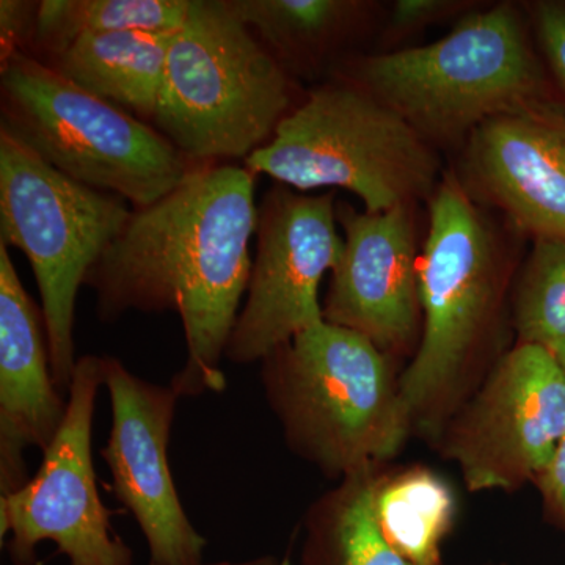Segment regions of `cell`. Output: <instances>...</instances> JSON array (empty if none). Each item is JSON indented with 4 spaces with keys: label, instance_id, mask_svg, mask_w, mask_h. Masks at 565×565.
Returning a JSON list of instances; mask_svg holds the SVG:
<instances>
[{
    "label": "cell",
    "instance_id": "obj_22",
    "mask_svg": "<svg viewBox=\"0 0 565 565\" xmlns=\"http://www.w3.org/2000/svg\"><path fill=\"white\" fill-rule=\"evenodd\" d=\"M470 3L462 0H397L390 10L385 25L384 40L392 51L394 43L408 40L416 33L456 17L470 9Z\"/></svg>",
    "mask_w": 565,
    "mask_h": 565
},
{
    "label": "cell",
    "instance_id": "obj_28",
    "mask_svg": "<svg viewBox=\"0 0 565 565\" xmlns=\"http://www.w3.org/2000/svg\"><path fill=\"white\" fill-rule=\"evenodd\" d=\"M280 565H292L291 555H289V553L285 556V559L281 561Z\"/></svg>",
    "mask_w": 565,
    "mask_h": 565
},
{
    "label": "cell",
    "instance_id": "obj_4",
    "mask_svg": "<svg viewBox=\"0 0 565 565\" xmlns=\"http://www.w3.org/2000/svg\"><path fill=\"white\" fill-rule=\"evenodd\" d=\"M259 363L286 445L326 478L386 463L414 434L394 360L363 334L322 321Z\"/></svg>",
    "mask_w": 565,
    "mask_h": 565
},
{
    "label": "cell",
    "instance_id": "obj_14",
    "mask_svg": "<svg viewBox=\"0 0 565 565\" xmlns=\"http://www.w3.org/2000/svg\"><path fill=\"white\" fill-rule=\"evenodd\" d=\"M457 180L515 233L565 241V102L546 96L486 121L459 150Z\"/></svg>",
    "mask_w": 565,
    "mask_h": 565
},
{
    "label": "cell",
    "instance_id": "obj_1",
    "mask_svg": "<svg viewBox=\"0 0 565 565\" xmlns=\"http://www.w3.org/2000/svg\"><path fill=\"white\" fill-rule=\"evenodd\" d=\"M258 204L255 173L203 163L159 202L134 210L84 286L103 322L129 311H177L188 362L172 379L181 397L222 393V359L250 281Z\"/></svg>",
    "mask_w": 565,
    "mask_h": 565
},
{
    "label": "cell",
    "instance_id": "obj_17",
    "mask_svg": "<svg viewBox=\"0 0 565 565\" xmlns=\"http://www.w3.org/2000/svg\"><path fill=\"white\" fill-rule=\"evenodd\" d=\"M223 2L288 74H308L323 65L359 35L375 9L359 0Z\"/></svg>",
    "mask_w": 565,
    "mask_h": 565
},
{
    "label": "cell",
    "instance_id": "obj_11",
    "mask_svg": "<svg viewBox=\"0 0 565 565\" xmlns=\"http://www.w3.org/2000/svg\"><path fill=\"white\" fill-rule=\"evenodd\" d=\"M333 193L305 195L277 184L258 204L247 300L226 344L234 364L262 362L278 345L323 321L319 286L343 252Z\"/></svg>",
    "mask_w": 565,
    "mask_h": 565
},
{
    "label": "cell",
    "instance_id": "obj_26",
    "mask_svg": "<svg viewBox=\"0 0 565 565\" xmlns=\"http://www.w3.org/2000/svg\"><path fill=\"white\" fill-rule=\"evenodd\" d=\"M280 563L281 561H278L275 556H259L253 557V559L239 561V563H232V561H221V563H206L203 565H280Z\"/></svg>",
    "mask_w": 565,
    "mask_h": 565
},
{
    "label": "cell",
    "instance_id": "obj_5",
    "mask_svg": "<svg viewBox=\"0 0 565 565\" xmlns=\"http://www.w3.org/2000/svg\"><path fill=\"white\" fill-rule=\"evenodd\" d=\"M292 82L223 0H191L173 33L156 131L193 163L247 159L294 109Z\"/></svg>",
    "mask_w": 565,
    "mask_h": 565
},
{
    "label": "cell",
    "instance_id": "obj_8",
    "mask_svg": "<svg viewBox=\"0 0 565 565\" xmlns=\"http://www.w3.org/2000/svg\"><path fill=\"white\" fill-rule=\"evenodd\" d=\"M131 214L121 196L71 180L0 129V244L20 248L31 263L61 393L77 363V292Z\"/></svg>",
    "mask_w": 565,
    "mask_h": 565
},
{
    "label": "cell",
    "instance_id": "obj_12",
    "mask_svg": "<svg viewBox=\"0 0 565 565\" xmlns=\"http://www.w3.org/2000/svg\"><path fill=\"white\" fill-rule=\"evenodd\" d=\"M111 429L102 449L115 497L136 519L152 565H203L207 541L192 525L170 470L169 444L181 394L103 356Z\"/></svg>",
    "mask_w": 565,
    "mask_h": 565
},
{
    "label": "cell",
    "instance_id": "obj_24",
    "mask_svg": "<svg viewBox=\"0 0 565 565\" xmlns=\"http://www.w3.org/2000/svg\"><path fill=\"white\" fill-rule=\"evenodd\" d=\"M39 2L2 0L0 2V65L18 52H29L35 32Z\"/></svg>",
    "mask_w": 565,
    "mask_h": 565
},
{
    "label": "cell",
    "instance_id": "obj_25",
    "mask_svg": "<svg viewBox=\"0 0 565 565\" xmlns=\"http://www.w3.org/2000/svg\"><path fill=\"white\" fill-rule=\"evenodd\" d=\"M534 484L542 494L546 519L565 533V437Z\"/></svg>",
    "mask_w": 565,
    "mask_h": 565
},
{
    "label": "cell",
    "instance_id": "obj_27",
    "mask_svg": "<svg viewBox=\"0 0 565 565\" xmlns=\"http://www.w3.org/2000/svg\"><path fill=\"white\" fill-rule=\"evenodd\" d=\"M550 352L555 356L556 362L559 363V366L563 367L565 373V340L557 341V343L550 345Z\"/></svg>",
    "mask_w": 565,
    "mask_h": 565
},
{
    "label": "cell",
    "instance_id": "obj_9",
    "mask_svg": "<svg viewBox=\"0 0 565 565\" xmlns=\"http://www.w3.org/2000/svg\"><path fill=\"white\" fill-rule=\"evenodd\" d=\"M565 437V373L544 345L514 344L433 446L468 492L534 482Z\"/></svg>",
    "mask_w": 565,
    "mask_h": 565
},
{
    "label": "cell",
    "instance_id": "obj_10",
    "mask_svg": "<svg viewBox=\"0 0 565 565\" xmlns=\"http://www.w3.org/2000/svg\"><path fill=\"white\" fill-rule=\"evenodd\" d=\"M104 385L103 356L77 360L65 422L39 471L0 498V535L13 565H39L36 546L52 542L68 565H134V553L114 533L93 467L96 397Z\"/></svg>",
    "mask_w": 565,
    "mask_h": 565
},
{
    "label": "cell",
    "instance_id": "obj_3",
    "mask_svg": "<svg viewBox=\"0 0 565 565\" xmlns=\"http://www.w3.org/2000/svg\"><path fill=\"white\" fill-rule=\"evenodd\" d=\"M352 82L396 111L435 150H460L486 121L556 95L530 22L512 3L462 17L444 39L366 55Z\"/></svg>",
    "mask_w": 565,
    "mask_h": 565
},
{
    "label": "cell",
    "instance_id": "obj_23",
    "mask_svg": "<svg viewBox=\"0 0 565 565\" xmlns=\"http://www.w3.org/2000/svg\"><path fill=\"white\" fill-rule=\"evenodd\" d=\"M527 11L539 47L565 95V2L541 0L531 3Z\"/></svg>",
    "mask_w": 565,
    "mask_h": 565
},
{
    "label": "cell",
    "instance_id": "obj_13",
    "mask_svg": "<svg viewBox=\"0 0 565 565\" xmlns=\"http://www.w3.org/2000/svg\"><path fill=\"white\" fill-rule=\"evenodd\" d=\"M418 204L385 212L337 206L343 252L322 303L323 321L363 334L397 359L422 340Z\"/></svg>",
    "mask_w": 565,
    "mask_h": 565
},
{
    "label": "cell",
    "instance_id": "obj_19",
    "mask_svg": "<svg viewBox=\"0 0 565 565\" xmlns=\"http://www.w3.org/2000/svg\"><path fill=\"white\" fill-rule=\"evenodd\" d=\"M375 522L390 545L414 565H444L441 545L451 531V486L424 465L382 467L375 481Z\"/></svg>",
    "mask_w": 565,
    "mask_h": 565
},
{
    "label": "cell",
    "instance_id": "obj_7",
    "mask_svg": "<svg viewBox=\"0 0 565 565\" xmlns=\"http://www.w3.org/2000/svg\"><path fill=\"white\" fill-rule=\"evenodd\" d=\"M0 129L58 172L134 210L159 202L199 163L154 126L82 90L28 52L0 65Z\"/></svg>",
    "mask_w": 565,
    "mask_h": 565
},
{
    "label": "cell",
    "instance_id": "obj_2",
    "mask_svg": "<svg viewBox=\"0 0 565 565\" xmlns=\"http://www.w3.org/2000/svg\"><path fill=\"white\" fill-rule=\"evenodd\" d=\"M419 256L423 330L399 373L412 433L430 446L511 345L520 264L497 222L446 170Z\"/></svg>",
    "mask_w": 565,
    "mask_h": 565
},
{
    "label": "cell",
    "instance_id": "obj_6",
    "mask_svg": "<svg viewBox=\"0 0 565 565\" xmlns=\"http://www.w3.org/2000/svg\"><path fill=\"white\" fill-rule=\"evenodd\" d=\"M244 167L299 192L345 189L367 212L429 203L446 172L407 121L344 79L308 93Z\"/></svg>",
    "mask_w": 565,
    "mask_h": 565
},
{
    "label": "cell",
    "instance_id": "obj_21",
    "mask_svg": "<svg viewBox=\"0 0 565 565\" xmlns=\"http://www.w3.org/2000/svg\"><path fill=\"white\" fill-rule=\"evenodd\" d=\"M511 311L515 344L565 340V241H534L516 273Z\"/></svg>",
    "mask_w": 565,
    "mask_h": 565
},
{
    "label": "cell",
    "instance_id": "obj_20",
    "mask_svg": "<svg viewBox=\"0 0 565 565\" xmlns=\"http://www.w3.org/2000/svg\"><path fill=\"white\" fill-rule=\"evenodd\" d=\"M189 9L191 0H43L28 54L44 62L88 35L177 32Z\"/></svg>",
    "mask_w": 565,
    "mask_h": 565
},
{
    "label": "cell",
    "instance_id": "obj_15",
    "mask_svg": "<svg viewBox=\"0 0 565 565\" xmlns=\"http://www.w3.org/2000/svg\"><path fill=\"white\" fill-rule=\"evenodd\" d=\"M68 401L55 385L43 315L0 244V492L31 481L25 451H46Z\"/></svg>",
    "mask_w": 565,
    "mask_h": 565
},
{
    "label": "cell",
    "instance_id": "obj_16",
    "mask_svg": "<svg viewBox=\"0 0 565 565\" xmlns=\"http://www.w3.org/2000/svg\"><path fill=\"white\" fill-rule=\"evenodd\" d=\"M174 32L88 35L43 63L82 90L152 126Z\"/></svg>",
    "mask_w": 565,
    "mask_h": 565
},
{
    "label": "cell",
    "instance_id": "obj_29",
    "mask_svg": "<svg viewBox=\"0 0 565 565\" xmlns=\"http://www.w3.org/2000/svg\"><path fill=\"white\" fill-rule=\"evenodd\" d=\"M473 565H508V564H473Z\"/></svg>",
    "mask_w": 565,
    "mask_h": 565
},
{
    "label": "cell",
    "instance_id": "obj_18",
    "mask_svg": "<svg viewBox=\"0 0 565 565\" xmlns=\"http://www.w3.org/2000/svg\"><path fill=\"white\" fill-rule=\"evenodd\" d=\"M384 465L345 476L316 498L303 515L297 565H414L386 542L375 522V481Z\"/></svg>",
    "mask_w": 565,
    "mask_h": 565
}]
</instances>
